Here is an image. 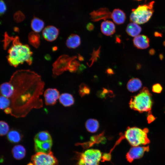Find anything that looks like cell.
Returning a JSON list of instances; mask_svg holds the SVG:
<instances>
[{
  "label": "cell",
  "mask_w": 165,
  "mask_h": 165,
  "mask_svg": "<svg viewBox=\"0 0 165 165\" xmlns=\"http://www.w3.org/2000/svg\"><path fill=\"white\" fill-rule=\"evenodd\" d=\"M13 85L14 91L9 98L10 114L16 118L26 116L33 108L43 107L40 96L43 93L44 83L41 77L29 70L15 72L9 82Z\"/></svg>",
  "instance_id": "obj_1"
},
{
  "label": "cell",
  "mask_w": 165,
  "mask_h": 165,
  "mask_svg": "<svg viewBox=\"0 0 165 165\" xmlns=\"http://www.w3.org/2000/svg\"><path fill=\"white\" fill-rule=\"evenodd\" d=\"M7 60L10 65L16 67L26 62L30 65L32 62V53L28 45L23 44L16 37L13 39L12 45L8 50Z\"/></svg>",
  "instance_id": "obj_2"
},
{
  "label": "cell",
  "mask_w": 165,
  "mask_h": 165,
  "mask_svg": "<svg viewBox=\"0 0 165 165\" xmlns=\"http://www.w3.org/2000/svg\"><path fill=\"white\" fill-rule=\"evenodd\" d=\"M152 95L146 87H143L137 95L131 98L129 103L130 108L140 113L148 112L152 105Z\"/></svg>",
  "instance_id": "obj_3"
},
{
  "label": "cell",
  "mask_w": 165,
  "mask_h": 165,
  "mask_svg": "<svg viewBox=\"0 0 165 165\" xmlns=\"http://www.w3.org/2000/svg\"><path fill=\"white\" fill-rule=\"evenodd\" d=\"M148 130L147 128L142 129L136 127H128L124 134L121 137L125 138L132 146L146 145L150 142L148 137Z\"/></svg>",
  "instance_id": "obj_4"
},
{
  "label": "cell",
  "mask_w": 165,
  "mask_h": 165,
  "mask_svg": "<svg viewBox=\"0 0 165 165\" xmlns=\"http://www.w3.org/2000/svg\"><path fill=\"white\" fill-rule=\"evenodd\" d=\"M154 1L147 4L139 5L136 9H132L130 19L132 22L142 24L147 22L152 17L154 10Z\"/></svg>",
  "instance_id": "obj_5"
},
{
  "label": "cell",
  "mask_w": 165,
  "mask_h": 165,
  "mask_svg": "<svg viewBox=\"0 0 165 165\" xmlns=\"http://www.w3.org/2000/svg\"><path fill=\"white\" fill-rule=\"evenodd\" d=\"M102 153L97 149H89L81 153L76 165H99Z\"/></svg>",
  "instance_id": "obj_6"
},
{
  "label": "cell",
  "mask_w": 165,
  "mask_h": 165,
  "mask_svg": "<svg viewBox=\"0 0 165 165\" xmlns=\"http://www.w3.org/2000/svg\"><path fill=\"white\" fill-rule=\"evenodd\" d=\"M31 160L33 165H58V162L50 151L48 153L36 152L33 155Z\"/></svg>",
  "instance_id": "obj_7"
},
{
  "label": "cell",
  "mask_w": 165,
  "mask_h": 165,
  "mask_svg": "<svg viewBox=\"0 0 165 165\" xmlns=\"http://www.w3.org/2000/svg\"><path fill=\"white\" fill-rule=\"evenodd\" d=\"M76 58L75 57H69L67 55L61 56L53 64V74L56 75H58L64 71L68 70L71 61Z\"/></svg>",
  "instance_id": "obj_8"
},
{
  "label": "cell",
  "mask_w": 165,
  "mask_h": 165,
  "mask_svg": "<svg viewBox=\"0 0 165 165\" xmlns=\"http://www.w3.org/2000/svg\"><path fill=\"white\" fill-rule=\"evenodd\" d=\"M149 150L148 146H132L127 153L126 158L128 161L131 163L135 159L141 158L144 153Z\"/></svg>",
  "instance_id": "obj_9"
},
{
  "label": "cell",
  "mask_w": 165,
  "mask_h": 165,
  "mask_svg": "<svg viewBox=\"0 0 165 165\" xmlns=\"http://www.w3.org/2000/svg\"><path fill=\"white\" fill-rule=\"evenodd\" d=\"M60 96L59 92L56 89L49 88L47 89L44 93L46 105H52L55 104Z\"/></svg>",
  "instance_id": "obj_10"
},
{
  "label": "cell",
  "mask_w": 165,
  "mask_h": 165,
  "mask_svg": "<svg viewBox=\"0 0 165 165\" xmlns=\"http://www.w3.org/2000/svg\"><path fill=\"white\" fill-rule=\"evenodd\" d=\"M111 13L108 8H101L93 11L90 14L91 20L93 21L96 22L111 18Z\"/></svg>",
  "instance_id": "obj_11"
},
{
  "label": "cell",
  "mask_w": 165,
  "mask_h": 165,
  "mask_svg": "<svg viewBox=\"0 0 165 165\" xmlns=\"http://www.w3.org/2000/svg\"><path fill=\"white\" fill-rule=\"evenodd\" d=\"M59 34V30L53 26H48L45 27L42 32L44 38L46 41L52 42L55 40Z\"/></svg>",
  "instance_id": "obj_12"
},
{
  "label": "cell",
  "mask_w": 165,
  "mask_h": 165,
  "mask_svg": "<svg viewBox=\"0 0 165 165\" xmlns=\"http://www.w3.org/2000/svg\"><path fill=\"white\" fill-rule=\"evenodd\" d=\"M133 42L134 46L138 49H145L149 46V39L144 35H139L135 37Z\"/></svg>",
  "instance_id": "obj_13"
},
{
  "label": "cell",
  "mask_w": 165,
  "mask_h": 165,
  "mask_svg": "<svg viewBox=\"0 0 165 165\" xmlns=\"http://www.w3.org/2000/svg\"><path fill=\"white\" fill-rule=\"evenodd\" d=\"M35 150L36 152L48 153L51 151L52 141L41 142L35 141Z\"/></svg>",
  "instance_id": "obj_14"
},
{
  "label": "cell",
  "mask_w": 165,
  "mask_h": 165,
  "mask_svg": "<svg viewBox=\"0 0 165 165\" xmlns=\"http://www.w3.org/2000/svg\"><path fill=\"white\" fill-rule=\"evenodd\" d=\"M101 29L102 32L107 36L113 34L116 31V27L114 23L109 20L103 21L101 24Z\"/></svg>",
  "instance_id": "obj_15"
},
{
  "label": "cell",
  "mask_w": 165,
  "mask_h": 165,
  "mask_svg": "<svg viewBox=\"0 0 165 165\" xmlns=\"http://www.w3.org/2000/svg\"><path fill=\"white\" fill-rule=\"evenodd\" d=\"M111 18L115 23L120 24L125 22L126 16L123 10L119 9H116L111 13Z\"/></svg>",
  "instance_id": "obj_16"
},
{
  "label": "cell",
  "mask_w": 165,
  "mask_h": 165,
  "mask_svg": "<svg viewBox=\"0 0 165 165\" xmlns=\"http://www.w3.org/2000/svg\"><path fill=\"white\" fill-rule=\"evenodd\" d=\"M0 91L1 95L10 98L13 94V86L9 82H4L0 86Z\"/></svg>",
  "instance_id": "obj_17"
},
{
  "label": "cell",
  "mask_w": 165,
  "mask_h": 165,
  "mask_svg": "<svg viewBox=\"0 0 165 165\" xmlns=\"http://www.w3.org/2000/svg\"><path fill=\"white\" fill-rule=\"evenodd\" d=\"M81 44V39L77 35L72 34L67 39L66 45L69 48L74 49L78 47Z\"/></svg>",
  "instance_id": "obj_18"
},
{
  "label": "cell",
  "mask_w": 165,
  "mask_h": 165,
  "mask_svg": "<svg viewBox=\"0 0 165 165\" xmlns=\"http://www.w3.org/2000/svg\"><path fill=\"white\" fill-rule=\"evenodd\" d=\"M126 31L129 35L135 37L139 35L140 33L141 28L138 24L131 22L128 24Z\"/></svg>",
  "instance_id": "obj_19"
},
{
  "label": "cell",
  "mask_w": 165,
  "mask_h": 165,
  "mask_svg": "<svg viewBox=\"0 0 165 165\" xmlns=\"http://www.w3.org/2000/svg\"><path fill=\"white\" fill-rule=\"evenodd\" d=\"M142 86L141 81L137 78H134L130 79L127 83V87L130 92H136L140 89Z\"/></svg>",
  "instance_id": "obj_20"
},
{
  "label": "cell",
  "mask_w": 165,
  "mask_h": 165,
  "mask_svg": "<svg viewBox=\"0 0 165 165\" xmlns=\"http://www.w3.org/2000/svg\"><path fill=\"white\" fill-rule=\"evenodd\" d=\"M12 153L15 159L20 160L25 157L26 150L22 145H16L12 149Z\"/></svg>",
  "instance_id": "obj_21"
},
{
  "label": "cell",
  "mask_w": 165,
  "mask_h": 165,
  "mask_svg": "<svg viewBox=\"0 0 165 165\" xmlns=\"http://www.w3.org/2000/svg\"><path fill=\"white\" fill-rule=\"evenodd\" d=\"M60 103L65 107L72 105L74 103V100L72 96L68 93H63L60 95L59 98Z\"/></svg>",
  "instance_id": "obj_22"
},
{
  "label": "cell",
  "mask_w": 165,
  "mask_h": 165,
  "mask_svg": "<svg viewBox=\"0 0 165 165\" xmlns=\"http://www.w3.org/2000/svg\"><path fill=\"white\" fill-rule=\"evenodd\" d=\"M31 25L33 31L38 33L43 29L44 23L40 19L35 17L32 20Z\"/></svg>",
  "instance_id": "obj_23"
},
{
  "label": "cell",
  "mask_w": 165,
  "mask_h": 165,
  "mask_svg": "<svg viewBox=\"0 0 165 165\" xmlns=\"http://www.w3.org/2000/svg\"><path fill=\"white\" fill-rule=\"evenodd\" d=\"M50 141H52L51 135L46 131L39 132L34 137V141L43 142Z\"/></svg>",
  "instance_id": "obj_24"
},
{
  "label": "cell",
  "mask_w": 165,
  "mask_h": 165,
  "mask_svg": "<svg viewBox=\"0 0 165 165\" xmlns=\"http://www.w3.org/2000/svg\"><path fill=\"white\" fill-rule=\"evenodd\" d=\"M99 127L98 121L94 119H89L86 122V127L87 131L91 133L96 132Z\"/></svg>",
  "instance_id": "obj_25"
},
{
  "label": "cell",
  "mask_w": 165,
  "mask_h": 165,
  "mask_svg": "<svg viewBox=\"0 0 165 165\" xmlns=\"http://www.w3.org/2000/svg\"><path fill=\"white\" fill-rule=\"evenodd\" d=\"M28 40L29 43L34 47H38L40 43V36L36 32L32 31L30 32L28 35Z\"/></svg>",
  "instance_id": "obj_26"
},
{
  "label": "cell",
  "mask_w": 165,
  "mask_h": 165,
  "mask_svg": "<svg viewBox=\"0 0 165 165\" xmlns=\"http://www.w3.org/2000/svg\"><path fill=\"white\" fill-rule=\"evenodd\" d=\"M7 138L10 142L13 143H17L20 141L21 136L18 131L16 130H12L8 133Z\"/></svg>",
  "instance_id": "obj_27"
},
{
  "label": "cell",
  "mask_w": 165,
  "mask_h": 165,
  "mask_svg": "<svg viewBox=\"0 0 165 165\" xmlns=\"http://www.w3.org/2000/svg\"><path fill=\"white\" fill-rule=\"evenodd\" d=\"M10 105V99L6 97L1 95L0 98V108L1 109L5 110L9 107Z\"/></svg>",
  "instance_id": "obj_28"
},
{
  "label": "cell",
  "mask_w": 165,
  "mask_h": 165,
  "mask_svg": "<svg viewBox=\"0 0 165 165\" xmlns=\"http://www.w3.org/2000/svg\"><path fill=\"white\" fill-rule=\"evenodd\" d=\"M9 127L8 124L3 121H1L0 122V135L3 136L9 132Z\"/></svg>",
  "instance_id": "obj_29"
},
{
  "label": "cell",
  "mask_w": 165,
  "mask_h": 165,
  "mask_svg": "<svg viewBox=\"0 0 165 165\" xmlns=\"http://www.w3.org/2000/svg\"><path fill=\"white\" fill-rule=\"evenodd\" d=\"M74 59L71 61L68 68V70L71 72H73L76 71L80 65L79 63L77 61L74 60Z\"/></svg>",
  "instance_id": "obj_30"
},
{
  "label": "cell",
  "mask_w": 165,
  "mask_h": 165,
  "mask_svg": "<svg viewBox=\"0 0 165 165\" xmlns=\"http://www.w3.org/2000/svg\"><path fill=\"white\" fill-rule=\"evenodd\" d=\"M90 92V89L86 85L82 84L80 85L79 92L81 96H83L86 94H88Z\"/></svg>",
  "instance_id": "obj_31"
},
{
  "label": "cell",
  "mask_w": 165,
  "mask_h": 165,
  "mask_svg": "<svg viewBox=\"0 0 165 165\" xmlns=\"http://www.w3.org/2000/svg\"><path fill=\"white\" fill-rule=\"evenodd\" d=\"M100 51V48L98 50H94L92 54L91 58L90 60V62H91V63L90 64V66L94 62L97 60Z\"/></svg>",
  "instance_id": "obj_32"
},
{
  "label": "cell",
  "mask_w": 165,
  "mask_h": 165,
  "mask_svg": "<svg viewBox=\"0 0 165 165\" xmlns=\"http://www.w3.org/2000/svg\"><path fill=\"white\" fill-rule=\"evenodd\" d=\"M162 90L161 86L159 83L154 84L152 87V91L153 92L157 93H160Z\"/></svg>",
  "instance_id": "obj_33"
},
{
  "label": "cell",
  "mask_w": 165,
  "mask_h": 165,
  "mask_svg": "<svg viewBox=\"0 0 165 165\" xmlns=\"http://www.w3.org/2000/svg\"><path fill=\"white\" fill-rule=\"evenodd\" d=\"M0 12L1 14L4 13L6 11V7L4 2L2 0L0 1Z\"/></svg>",
  "instance_id": "obj_34"
},
{
  "label": "cell",
  "mask_w": 165,
  "mask_h": 165,
  "mask_svg": "<svg viewBox=\"0 0 165 165\" xmlns=\"http://www.w3.org/2000/svg\"><path fill=\"white\" fill-rule=\"evenodd\" d=\"M155 119L156 118L151 114V113H149L147 119L148 122V123H150L153 122Z\"/></svg>",
  "instance_id": "obj_35"
},
{
  "label": "cell",
  "mask_w": 165,
  "mask_h": 165,
  "mask_svg": "<svg viewBox=\"0 0 165 165\" xmlns=\"http://www.w3.org/2000/svg\"><path fill=\"white\" fill-rule=\"evenodd\" d=\"M86 28L88 30L92 31L94 28V26L92 24L89 23L87 24Z\"/></svg>",
  "instance_id": "obj_36"
},
{
  "label": "cell",
  "mask_w": 165,
  "mask_h": 165,
  "mask_svg": "<svg viewBox=\"0 0 165 165\" xmlns=\"http://www.w3.org/2000/svg\"><path fill=\"white\" fill-rule=\"evenodd\" d=\"M154 35L156 37H161L162 36V34L160 33L159 32L157 31H156L154 33Z\"/></svg>",
  "instance_id": "obj_37"
},
{
  "label": "cell",
  "mask_w": 165,
  "mask_h": 165,
  "mask_svg": "<svg viewBox=\"0 0 165 165\" xmlns=\"http://www.w3.org/2000/svg\"><path fill=\"white\" fill-rule=\"evenodd\" d=\"M149 53L150 55H153L155 53V51L153 49H151L149 50Z\"/></svg>",
  "instance_id": "obj_38"
},
{
  "label": "cell",
  "mask_w": 165,
  "mask_h": 165,
  "mask_svg": "<svg viewBox=\"0 0 165 165\" xmlns=\"http://www.w3.org/2000/svg\"><path fill=\"white\" fill-rule=\"evenodd\" d=\"M163 55L162 54H160L159 55V57L161 60H162L163 58Z\"/></svg>",
  "instance_id": "obj_39"
},
{
  "label": "cell",
  "mask_w": 165,
  "mask_h": 165,
  "mask_svg": "<svg viewBox=\"0 0 165 165\" xmlns=\"http://www.w3.org/2000/svg\"><path fill=\"white\" fill-rule=\"evenodd\" d=\"M28 165H33V164L32 163H30L28 164Z\"/></svg>",
  "instance_id": "obj_40"
},
{
  "label": "cell",
  "mask_w": 165,
  "mask_h": 165,
  "mask_svg": "<svg viewBox=\"0 0 165 165\" xmlns=\"http://www.w3.org/2000/svg\"><path fill=\"white\" fill-rule=\"evenodd\" d=\"M163 45L164 46H165V41H164L163 42Z\"/></svg>",
  "instance_id": "obj_41"
},
{
  "label": "cell",
  "mask_w": 165,
  "mask_h": 165,
  "mask_svg": "<svg viewBox=\"0 0 165 165\" xmlns=\"http://www.w3.org/2000/svg\"><path fill=\"white\" fill-rule=\"evenodd\" d=\"M137 0V1H140L142 0Z\"/></svg>",
  "instance_id": "obj_42"
}]
</instances>
